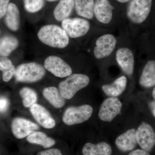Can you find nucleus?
<instances>
[{
    "label": "nucleus",
    "mask_w": 155,
    "mask_h": 155,
    "mask_svg": "<svg viewBox=\"0 0 155 155\" xmlns=\"http://www.w3.org/2000/svg\"><path fill=\"white\" fill-rule=\"evenodd\" d=\"M39 39L43 43L51 47L64 48L69 43V38L65 31L55 25H45L38 33Z\"/></svg>",
    "instance_id": "obj_1"
},
{
    "label": "nucleus",
    "mask_w": 155,
    "mask_h": 155,
    "mask_svg": "<svg viewBox=\"0 0 155 155\" xmlns=\"http://www.w3.org/2000/svg\"><path fill=\"white\" fill-rule=\"evenodd\" d=\"M89 82V78L87 75L72 74L61 81L58 88L65 99L69 100L72 98L78 91L87 86Z\"/></svg>",
    "instance_id": "obj_2"
},
{
    "label": "nucleus",
    "mask_w": 155,
    "mask_h": 155,
    "mask_svg": "<svg viewBox=\"0 0 155 155\" xmlns=\"http://www.w3.org/2000/svg\"><path fill=\"white\" fill-rule=\"evenodd\" d=\"M45 70L40 64L35 62L19 65L16 69L15 77L19 82H36L45 76Z\"/></svg>",
    "instance_id": "obj_3"
},
{
    "label": "nucleus",
    "mask_w": 155,
    "mask_h": 155,
    "mask_svg": "<svg viewBox=\"0 0 155 155\" xmlns=\"http://www.w3.org/2000/svg\"><path fill=\"white\" fill-rule=\"evenodd\" d=\"M152 0H132L127 10V18L136 24L144 22L149 15Z\"/></svg>",
    "instance_id": "obj_4"
},
{
    "label": "nucleus",
    "mask_w": 155,
    "mask_h": 155,
    "mask_svg": "<svg viewBox=\"0 0 155 155\" xmlns=\"http://www.w3.org/2000/svg\"><path fill=\"white\" fill-rule=\"evenodd\" d=\"M93 112L92 107L88 104L69 107L64 112L63 121L67 125L80 124L88 120L92 115Z\"/></svg>",
    "instance_id": "obj_5"
},
{
    "label": "nucleus",
    "mask_w": 155,
    "mask_h": 155,
    "mask_svg": "<svg viewBox=\"0 0 155 155\" xmlns=\"http://www.w3.org/2000/svg\"><path fill=\"white\" fill-rule=\"evenodd\" d=\"M62 26L68 36L73 38L85 35L90 28V24L87 20L77 17L64 19Z\"/></svg>",
    "instance_id": "obj_6"
},
{
    "label": "nucleus",
    "mask_w": 155,
    "mask_h": 155,
    "mask_svg": "<svg viewBox=\"0 0 155 155\" xmlns=\"http://www.w3.org/2000/svg\"><path fill=\"white\" fill-rule=\"evenodd\" d=\"M137 143L142 149L150 152L155 145V133L150 124L143 122L136 132Z\"/></svg>",
    "instance_id": "obj_7"
},
{
    "label": "nucleus",
    "mask_w": 155,
    "mask_h": 155,
    "mask_svg": "<svg viewBox=\"0 0 155 155\" xmlns=\"http://www.w3.org/2000/svg\"><path fill=\"white\" fill-rule=\"evenodd\" d=\"M122 104L116 97H110L103 102L99 111V117L104 122H110L121 112Z\"/></svg>",
    "instance_id": "obj_8"
},
{
    "label": "nucleus",
    "mask_w": 155,
    "mask_h": 155,
    "mask_svg": "<svg viewBox=\"0 0 155 155\" xmlns=\"http://www.w3.org/2000/svg\"><path fill=\"white\" fill-rule=\"evenodd\" d=\"M45 68L56 77L65 78L72 74V70L63 59L56 56H51L45 59Z\"/></svg>",
    "instance_id": "obj_9"
},
{
    "label": "nucleus",
    "mask_w": 155,
    "mask_h": 155,
    "mask_svg": "<svg viewBox=\"0 0 155 155\" xmlns=\"http://www.w3.org/2000/svg\"><path fill=\"white\" fill-rule=\"evenodd\" d=\"M117 41L112 34H105L100 37L96 41L94 53L96 58L102 59L108 57L116 47Z\"/></svg>",
    "instance_id": "obj_10"
},
{
    "label": "nucleus",
    "mask_w": 155,
    "mask_h": 155,
    "mask_svg": "<svg viewBox=\"0 0 155 155\" xmlns=\"http://www.w3.org/2000/svg\"><path fill=\"white\" fill-rule=\"evenodd\" d=\"M39 128V127L35 123L24 118H15L11 123L12 133L19 139L27 137Z\"/></svg>",
    "instance_id": "obj_11"
},
{
    "label": "nucleus",
    "mask_w": 155,
    "mask_h": 155,
    "mask_svg": "<svg viewBox=\"0 0 155 155\" xmlns=\"http://www.w3.org/2000/svg\"><path fill=\"white\" fill-rule=\"evenodd\" d=\"M30 111L36 122L44 128L51 129L55 126L54 119L49 111L42 106L34 104L30 107Z\"/></svg>",
    "instance_id": "obj_12"
},
{
    "label": "nucleus",
    "mask_w": 155,
    "mask_h": 155,
    "mask_svg": "<svg viewBox=\"0 0 155 155\" xmlns=\"http://www.w3.org/2000/svg\"><path fill=\"white\" fill-rule=\"evenodd\" d=\"M116 60L123 72L127 75L133 74L134 69V57L132 51L127 48L118 49L116 53Z\"/></svg>",
    "instance_id": "obj_13"
},
{
    "label": "nucleus",
    "mask_w": 155,
    "mask_h": 155,
    "mask_svg": "<svg viewBox=\"0 0 155 155\" xmlns=\"http://www.w3.org/2000/svg\"><path fill=\"white\" fill-rule=\"evenodd\" d=\"M114 8L108 0H96L94 3L95 16L99 22L108 24L113 18Z\"/></svg>",
    "instance_id": "obj_14"
},
{
    "label": "nucleus",
    "mask_w": 155,
    "mask_h": 155,
    "mask_svg": "<svg viewBox=\"0 0 155 155\" xmlns=\"http://www.w3.org/2000/svg\"><path fill=\"white\" fill-rule=\"evenodd\" d=\"M136 132V130L132 128L119 135L116 140L117 147L123 152L130 151L134 149L137 144Z\"/></svg>",
    "instance_id": "obj_15"
},
{
    "label": "nucleus",
    "mask_w": 155,
    "mask_h": 155,
    "mask_svg": "<svg viewBox=\"0 0 155 155\" xmlns=\"http://www.w3.org/2000/svg\"><path fill=\"white\" fill-rule=\"evenodd\" d=\"M140 85L146 88L155 85V61L151 60L147 62L140 78Z\"/></svg>",
    "instance_id": "obj_16"
},
{
    "label": "nucleus",
    "mask_w": 155,
    "mask_h": 155,
    "mask_svg": "<svg viewBox=\"0 0 155 155\" xmlns=\"http://www.w3.org/2000/svg\"><path fill=\"white\" fill-rule=\"evenodd\" d=\"M43 94L45 98L54 107L60 109L65 105V98L61 94L59 89L55 87H46L43 90Z\"/></svg>",
    "instance_id": "obj_17"
},
{
    "label": "nucleus",
    "mask_w": 155,
    "mask_h": 155,
    "mask_svg": "<svg viewBox=\"0 0 155 155\" xmlns=\"http://www.w3.org/2000/svg\"><path fill=\"white\" fill-rule=\"evenodd\" d=\"M83 155H111L112 150L110 146L105 142L94 144L87 143L82 150Z\"/></svg>",
    "instance_id": "obj_18"
},
{
    "label": "nucleus",
    "mask_w": 155,
    "mask_h": 155,
    "mask_svg": "<svg viewBox=\"0 0 155 155\" xmlns=\"http://www.w3.org/2000/svg\"><path fill=\"white\" fill-rule=\"evenodd\" d=\"M75 5V0H60L54 11L55 18L63 21L69 18Z\"/></svg>",
    "instance_id": "obj_19"
},
{
    "label": "nucleus",
    "mask_w": 155,
    "mask_h": 155,
    "mask_svg": "<svg viewBox=\"0 0 155 155\" xmlns=\"http://www.w3.org/2000/svg\"><path fill=\"white\" fill-rule=\"evenodd\" d=\"M127 79L125 76L116 79L113 83L104 85L102 87L103 91L107 95L111 97L119 96L126 88Z\"/></svg>",
    "instance_id": "obj_20"
},
{
    "label": "nucleus",
    "mask_w": 155,
    "mask_h": 155,
    "mask_svg": "<svg viewBox=\"0 0 155 155\" xmlns=\"http://www.w3.org/2000/svg\"><path fill=\"white\" fill-rule=\"evenodd\" d=\"M5 22L8 28L16 31L19 28L20 15L18 8L14 3H9L5 17Z\"/></svg>",
    "instance_id": "obj_21"
},
{
    "label": "nucleus",
    "mask_w": 155,
    "mask_h": 155,
    "mask_svg": "<svg viewBox=\"0 0 155 155\" xmlns=\"http://www.w3.org/2000/svg\"><path fill=\"white\" fill-rule=\"evenodd\" d=\"M26 140L31 143L39 145L45 149L51 147L56 143L54 139L41 131H35L27 137Z\"/></svg>",
    "instance_id": "obj_22"
},
{
    "label": "nucleus",
    "mask_w": 155,
    "mask_h": 155,
    "mask_svg": "<svg viewBox=\"0 0 155 155\" xmlns=\"http://www.w3.org/2000/svg\"><path fill=\"white\" fill-rule=\"evenodd\" d=\"M75 9L81 17L91 19L94 15V0H75Z\"/></svg>",
    "instance_id": "obj_23"
},
{
    "label": "nucleus",
    "mask_w": 155,
    "mask_h": 155,
    "mask_svg": "<svg viewBox=\"0 0 155 155\" xmlns=\"http://www.w3.org/2000/svg\"><path fill=\"white\" fill-rule=\"evenodd\" d=\"M19 45L18 40L14 37L7 35L0 41V55L3 57L9 56L17 48Z\"/></svg>",
    "instance_id": "obj_24"
},
{
    "label": "nucleus",
    "mask_w": 155,
    "mask_h": 155,
    "mask_svg": "<svg viewBox=\"0 0 155 155\" xmlns=\"http://www.w3.org/2000/svg\"><path fill=\"white\" fill-rule=\"evenodd\" d=\"M19 95L22 97V104L26 108H30L36 104L38 97L36 93L29 87H23L19 91Z\"/></svg>",
    "instance_id": "obj_25"
},
{
    "label": "nucleus",
    "mask_w": 155,
    "mask_h": 155,
    "mask_svg": "<svg viewBox=\"0 0 155 155\" xmlns=\"http://www.w3.org/2000/svg\"><path fill=\"white\" fill-rule=\"evenodd\" d=\"M24 7L28 12L33 13L41 10L44 5V0H24Z\"/></svg>",
    "instance_id": "obj_26"
},
{
    "label": "nucleus",
    "mask_w": 155,
    "mask_h": 155,
    "mask_svg": "<svg viewBox=\"0 0 155 155\" xmlns=\"http://www.w3.org/2000/svg\"><path fill=\"white\" fill-rule=\"evenodd\" d=\"M14 65L9 58L6 57L0 58V70L5 72L11 69Z\"/></svg>",
    "instance_id": "obj_27"
},
{
    "label": "nucleus",
    "mask_w": 155,
    "mask_h": 155,
    "mask_svg": "<svg viewBox=\"0 0 155 155\" xmlns=\"http://www.w3.org/2000/svg\"><path fill=\"white\" fill-rule=\"evenodd\" d=\"M16 72V68L14 66L11 69L7 71L3 72L2 78L5 82H8L11 80L13 76H15Z\"/></svg>",
    "instance_id": "obj_28"
},
{
    "label": "nucleus",
    "mask_w": 155,
    "mask_h": 155,
    "mask_svg": "<svg viewBox=\"0 0 155 155\" xmlns=\"http://www.w3.org/2000/svg\"><path fill=\"white\" fill-rule=\"evenodd\" d=\"M9 4V0H0V19L5 15Z\"/></svg>",
    "instance_id": "obj_29"
},
{
    "label": "nucleus",
    "mask_w": 155,
    "mask_h": 155,
    "mask_svg": "<svg viewBox=\"0 0 155 155\" xmlns=\"http://www.w3.org/2000/svg\"><path fill=\"white\" fill-rule=\"evenodd\" d=\"M36 155H63V154L60 150L53 148L39 152Z\"/></svg>",
    "instance_id": "obj_30"
},
{
    "label": "nucleus",
    "mask_w": 155,
    "mask_h": 155,
    "mask_svg": "<svg viewBox=\"0 0 155 155\" xmlns=\"http://www.w3.org/2000/svg\"><path fill=\"white\" fill-rule=\"evenodd\" d=\"M9 101L5 97H0V113L5 112L9 107Z\"/></svg>",
    "instance_id": "obj_31"
},
{
    "label": "nucleus",
    "mask_w": 155,
    "mask_h": 155,
    "mask_svg": "<svg viewBox=\"0 0 155 155\" xmlns=\"http://www.w3.org/2000/svg\"><path fill=\"white\" fill-rule=\"evenodd\" d=\"M128 155H150L148 152L143 150H136L131 152Z\"/></svg>",
    "instance_id": "obj_32"
},
{
    "label": "nucleus",
    "mask_w": 155,
    "mask_h": 155,
    "mask_svg": "<svg viewBox=\"0 0 155 155\" xmlns=\"http://www.w3.org/2000/svg\"><path fill=\"white\" fill-rule=\"evenodd\" d=\"M149 107L152 113L155 117V101H152L150 102Z\"/></svg>",
    "instance_id": "obj_33"
},
{
    "label": "nucleus",
    "mask_w": 155,
    "mask_h": 155,
    "mask_svg": "<svg viewBox=\"0 0 155 155\" xmlns=\"http://www.w3.org/2000/svg\"><path fill=\"white\" fill-rule=\"evenodd\" d=\"M117 1L120 3H126L129 2L130 0H117Z\"/></svg>",
    "instance_id": "obj_34"
},
{
    "label": "nucleus",
    "mask_w": 155,
    "mask_h": 155,
    "mask_svg": "<svg viewBox=\"0 0 155 155\" xmlns=\"http://www.w3.org/2000/svg\"><path fill=\"white\" fill-rule=\"evenodd\" d=\"M152 94L153 96V97L155 101V87L153 89V90Z\"/></svg>",
    "instance_id": "obj_35"
},
{
    "label": "nucleus",
    "mask_w": 155,
    "mask_h": 155,
    "mask_svg": "<svg viewBox=\"0 0 155 155\" xmlns=\"http://www.w3.org/2000/svg\"><path fill=\"white\" fill-rule=\"evenodd\" d=\"M47 1H49V2H54V1H57V0H47Z\"/></svg>",
    "instance_id": "obj_36"
}]
</instances>
